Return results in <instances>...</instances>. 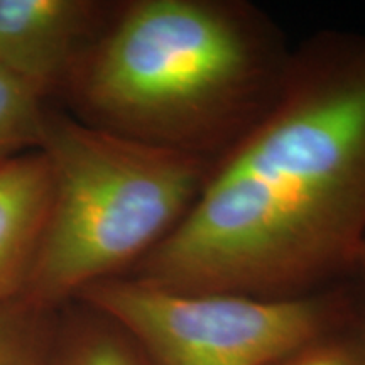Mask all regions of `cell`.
<instances>
[{"label":"cell","mask_w":365,"mask_h":365,"mask_svg":"<svg viewBox=\"0 0 365 365\" xmlns=\"http://www.w3.org/2000/svg\"><path fill=\"white\" fill-rule=\"evenodd\" d=\"M365 245V36L293 49L276 102L213 163L173 234L125 276L186 293L296 298L355 274Z\"/></svg>","instance_id":"cell-1"},{"label":"cell","mask_w":365,"mask_h":365,"mask_svg":"<svg viewBox=\"0 0 365 365\" xmlns=\"http://www.w3.org/2000/svg\"><path fill=\"white\" fill-rule=\"evenodd\" d=\"M46 112L44 98L0 66V161L39 150Z\"/></svg>","instance_id":"cell-9"},{"label":"cell","mask_w":365,"mask_h":365,"mask_svg":"<svg viewBox=\"0 0 365 365\" xmlns=\"http://www.w3.org/2000/svg\"><path fill=\"white\" fill-rule=\"evenodd\" d=\"M58 317L49 365H150L124 328L97 309L73 301Z\"/></svg>","instance_id":"cell-7"},{"label":"cell","mask_w":365,"mask_h":365,"mask_svg":"<svg viewBox=\"0 0 365 365\" xmlns=\"http://www.w3.org/2000/svg\"><path fill=\"white\" fill-rule=\"evenodd\" d=\"M271 365H365L359 317L349 325L304 341Z\"/></svg>","instance_id":"cell-10"},{"label":"cell","mask_w":365,"mask_h":365,"mask_svg":"<svg viewBox=\"0 0 365 365\" xmlns=\"http://www.w3.org/2000/svg\"><path fill=\"white\" fill-rule=\"evenodd\" d=\"M51 190L41 150L0 161V301L26 293L48 223Z\"/></svg>","instance_id":"cell-6"},{"label":"cell","mask_w":365,"mask_h":365,"mask_svg":"<svg viewBox=\"0 0 365 365\" xmlns=\"http://www.w3.org/2000/svg\"><path fill=\"white\" fill-rule=\"evenodd\" d=\"M39 150L51 173V207L22 298L51 312L95 282L125 276L161 245L213 166L51 108Z\"/></svg>","instance_id":"cell-3"},{"label":"cell","mask_w":365,"mask_h":365,"mask_svg":"<svg viewBox=\"0 0 365 365\" xmlns=\"http://www.w3.org/2000/svg\"><path fill=\"white\" fill-rule=\"evenodd\" d=\"M108 11L93 0H0V66L39 97L61 93Z\"/></svg>","instance_id":"cell-5"},{"label":"cell","mask_w":365,"mask_h":365,"mask_svg":"<svg viewBox=\"0 0 365 365\" xmlns=\"http://www.w3.org/2000/svg\"><path fill=\"white\" fill-rule=\"evenodd\" d=\"M293 49L242 0L112 7L61 93L98 129L215 163L266 115Z\"/></svg>","instance_id":"cell-2"},{"label":"cell","mask_w":365,"mask_h":365,"mask_svg":"<svg viewBox=\"0 0 365 365\" xmlns=\"http://www.w3.org/2000/svg\"><path fill=\"white\" fill-rule=\"evenodd\" d=\"M355 274H359V276L365 281V245H364L362 252H360V257L357 262V271H355Z\"/></svg>","instance_id":"cell-11"},{"label":"cell","mask_w":365,"mask_h":365,"mask_svg":"<svg viewBox=\"0 0 365 365\" xmlns=\"http://www.w3.org/2000/svg\"><path fill=\"white\" fill-rule=\"evenodd\" d=\"M359 333H360V340H362V345L365 349V309L362 314H359Z\"/></svg>","instance_id":"cell-12"},{"label":"cell","mask_w":365,"mask_h":365,"mask_svg":"<svg viewBox=\"0 0 365 365\" xmlns=\"http://www.w3.org/2000/svg\"><path fill=\"white\" fill-rule=\"evenodd\" d=\"M56 319L24 298L0 301V365H49Z\"/></svg>","instance_id":"cell-8"},{"label":"cell","mask_w":365,"mask_h":365,"mask_svg":"<svg viewBox=\"0 0 365 365\" xmlns=\"http://www.w3.org/2000/svg\"><path fill=\"white\" fill-rule=\"evenodd\" d=\"M75 301L132 336L150 365H271L304 341L359 317L341 287L296 298L186 293L113 277Z\"/></svg>","instance_id":"cell-4"}]
</instances>
